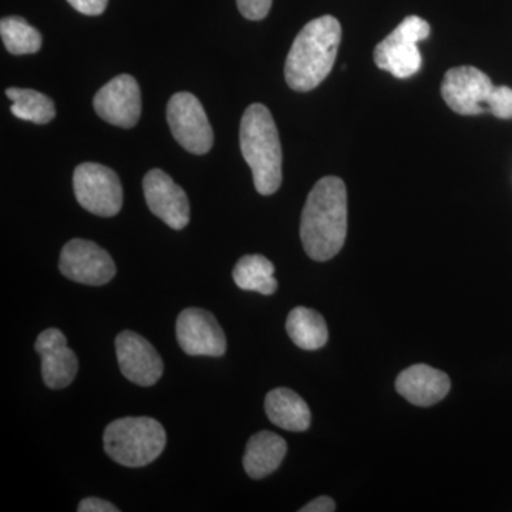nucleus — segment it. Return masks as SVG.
I'll return each instance as SVG.
<instances>
[{
	"mask_svg": "<svg viewBox=\"0 0 512 512\" xmlns=\"http://www.w3.org/2000/svg\"><path fill=\"white\" fill-rule=\"evenodd\" d=\"M35 349L42 357V376L49 389H64L73 382L79 370V360L67 346L62 330L50 328L40 333Z\"/></svg>",
	"mask_w": 512,
	"mask_h": 512,
	"instance_id": "nucleus-14",
	"label": "nucleus"
},
{
	"mask_svg": "<svg viewBox=\"0 0 512 512\" xmlns=\"http://www.w3.org/2000/svg\"><path fill=\"white\" fill-rule=\"evenodd\" d=\"M286 330L292 342L303 350L323 348L329 339L328 326L323 316L303 306L289 313L286 319Z\"/></svg>",
	"mask_w": 512,
	"mask_h": 512,
	"instance_id": "nucleus-18",
	"label": "nucleus"
},
{
	"mask_svg": "<svg viewBox=\"0 0 512 512\" xmlns=\"http://www.w3.org/2000/svg\"><path fill=\"white\" fill-rule=\"evenodd\" d=\"M79 512H119L116 505L109 503V501L101 500V498L90 497L84 498L82 503L77 508Z\"/></svg>",
	"mask_w": 512,
	"mask_h": 512,
	"instance_id": "nucleus-25",
	"label": "nucleus"
},
{
	"mask_svg": "<svg viewBox=\"0 0 512 512\" xmlns=\"http://www.w3.org/2000/svg\"><path fill=\"white\" fill-rule=\"evenodd\" d=\"M342 40V26L333 16H320L303 26L293 40L285 63V80L292 90L308 93L332 72Z\"/></svg>",
	"mask_w": 512,
	"mask_h": 512,
	"instance_id": "nucleus-2",
	"label": "nucleus"
},
{
	"mask_svg": "<svg viewBox=\"0 0 512 512\" xmlns=\"http://www.w3.org/2000/svg\"><path fill=\"white\" fill-rule=\"evenodd\" d=\"M148 208L168 227L181 231L190 222V201L183 188L163 170L148 171L143 180Z\"/></svg>",
	"mask_w": 512,
	"mask_h": 512,
	"instance_id": "nucleus-12",
	"label": "nucleus"
},
{
	"mask_svg": "<svg viewBox=\"0 0 512 512\" xmlns=\"http://www.w3.org/2000/svg\"><path fill=\"white\" fill-rule=\"evenodd\" d=\"M6 96L13 103L10 106V111H12L13 116L20 120L35 124H47L55 119V104L46 94L32 89L10 87L6 90Z\"/></svg>",
	"mask_w": 512,
	"mask_h": 512,
	"instance_id": "nucleus-20",
	"label": "nucleus"
},
{
	"mask_svg": "<svg viewBox=\"0 0 512 512\" xmlns=\"http://www.w3.org/2000/svg\"><path fill=\"white\" fill-rule=\"evenodd\" d=\"M72 8L86 16H99L106 10L109 0H67Z\"/></svg>",
	"mask_w": 512,
	"mask_h": 512,
	"instance_id": "nucleus-24",
	"label": "nucleus"
},
{
	"mask_svg": "<svg viewBox=\"0 0 512 512\" xmlns=\"http://www.w3.org/2000/svg\"><path fill=\"white\" fill-rule=\"evenodd\" d=\"M116 353L121 373L138 386H153L163 376V359L156 348L136 332L124 330L117 336Z\"/></svg>",
	"mask_w": 512,
	"mask_h": 512,
	"instance_id": "nucleus-13",
	"label": "nucleus"
},
{
	"mask_svg": "<svg viewBox=\"0 0 512 512\" xmlns=\"http://www.w3.org/2000/svg\"><path fill=\"white\" fill-rule=\"evenodd\" d=\"M286 441L272 431H259L249 439L244 456V468L254 480L268 477L281 466L286 456Z\"/></svg>",
	"mask_w": 512,
	"mask_h": 512,
	"instance_id": "nucleus-16",
	"label": "nucleus"
},
{
	"mask_svg": "<svg viewBox=\"0 0 512 512\" xmlns=\"http://www.w3.org/2000/svg\"><path fill=\"white\" fill-rule=\"evenodd\" d=\"M488 113L497 119H512V89L507 86H495L488 100Z\"/></svg>",
	"mask_w": 512,
	"mask_h": 512,
	"instance_id": "nucleus-22",
	"label": "nucleus"
},
{
	"mask_svg": "<svg viewBox=\"0 0 512 512\" xmlns=\"http://www.w3.org/2000/svg\"><path fill=\"white\" fill-rule=\"evenodd\" d=\"M451 382L446 373L427 365H414L403 370L396 380L400 396L416 406L439 403L450 392Z\"/></svg>",
	"mask_w": 512,
	"mask_h": 512,
	"instance_id": "nucleus-15",
	"label": "nucleus"
},
{
	"mask_svg": "<svg viewBox=\"0 0 512 512\" xmlns=\"http://www.w3.org/2000/svg\"><path fill=\"white\" fill-rule=\"evenodd\" d=\"M239 144L256 191L261 195L275 194L282 184V147L274 117L264 104H251L245 110Z\"/></svg>",
	"mask_w": 512,
	"mask_h": 512,
	"instance_id": "nucleus-3",
	"label": "nucleus"
},
{
	"mask_svg": "<svg viewBox=\"0 0 512 512\" xmlns=\"http://www.w3.org/2000/svg\"><path fill=\"white\" fill-rule=\"evenodd\" d=\"M104 451L120 466L138 468L153 463L163 453L167 434L151 417H124L104 430Z\"/></svg>",
	"mask_w": 512,
	"mask_h": 512,
	"instance_id": "nucleus-4",
	"label": "nucleus"
},
{
	"mask_svg": "<svg viewBox=\"0 0 512 512\" xmlns=\"http://www.w3.org/2000/svg\"><path fill=\"white\" fill-rule=\"evenodd\" d=\"M265 412L268 419L288 431H305L311 426V410L305 400L291 389L279 387L266 394Z\"/></svg>",
	"mask_w": 512,
	"mask_h": 512,
	"instance_id": "nucleus-17",
	"label": "nucleus"
},
{
	"mask_svg": "<svg viewBox=\"0 0 512 512\" xmlns=\"http://www.w3.org/2000/svg\"><path fill=\"white\" fill-rule=\"evenodd\" d=\"M177 340L188 356L221 357L227 352V338L211 312L188 308L175 325Z\"/></svg>",
	"mask_w": 512,
	"mask_h": 512,
	"instance_id": "nucleus-10",
	"label": "nucleus"
},
{
	"mask_svg": "<svg viewBox=\"0 0 512 512\" xmlns=\"http://www.w3.org/2000/svg\"><path fill=\"white\" fill-rule=\"evenodd\" d=\"M239 12L248 20H262L271 10L272 0H237Z\"/></svg>",
	"mask_w": 512,
	"mask_h": 512,
	"instance_id": "nucleus-23",
	"label": "nucleus"
},
{
	"mask_svg": "<svg viewBox=\"0 0 512 512\" xmlns=\"http://www.w3.org/2000/svg\"><path fill=\"white\" fill-rule=\"evenodd\" d=\"M167 120L177 143L188 153L204 156L214 144L207 113L194 94L181 92L168 101Z\"/></svg>",
	"mask_w": 512,
	"mask_h": 512,
	"instance_id": "nucleus-7",
	"label": "nucleus"
},
{
	"mask_svg": "<svg viewBox=\"0 0 512 512\" xmlns=\"http://www.w3.org/2000/svg\"><path fill=\"white\" fill-rule=\"evenodd\" d=\"M274 274V264L262 255L242 256L232 272L238 288L266 296L274 295L278 289Z\"/></svg>",
	"mask_w": 512,
	"mask_h": 512,
	"instance_id": "nucleus-19",
	"label": "nucleus"
},
{
	"mask_svg": "<svg viewBox=\"0 0 512 512\" xmlns=\"http://www.w3.org/2000/svg\"><path fill=\"white\" fill-rule=\"evenodd\" d=\"M0 36L9 53L16 56L32 55L42 47V35L18 16L3 18L0 22Z\"/></svg>",
	"mask_w": 512,
	"mask_h": 512,
	"instance_id": "nucleus-21",
	"label": "nucleus"
},
{
	"mask_svg": "<svg viewBox=\"0 0 512 512\" xmlns=\"http://www.w3.org/2000/svg\"><path fill=\"white\" fill-rule=\"evenodd\" d=\"M490 77L471 66L448 70L441 84V94L451 110L461 116L487 113L488 100L494 90Z\"/></svg>",
	"mask_w": 512,
	"mask_h": 512,
	"instance_id": "nucleus-9",
	"label": "nucleus"
},
{
	"mask_svg": "<svg viewBox=\"0 0 512 512\" xmlns=\"http://www.w3.org/2000/svg\"><path fill=\"white\" fill-rule=\"evenodd\" d=\"M73 188L79 204L97 217H114L123 207V188L119 175L106 165H77L73 174Z\"/></svg>",
	"mask_w": 512,
	"mask_h": 512,
	"instance_id": "nucleus-6",
	"label": "nucleus"
},
{
	"mask_svg": "<svg viewBox=\"0 0 512 512\" xmlns=\"http://www.w3.org/2000/svg\"><path fill=\"white\" fill-rule=\"evenodd\" d=\"M94 110L111 126L131 128L141 116V92L130 74H120L101 87L94 97Z\"/></svg>",
	"mask_w": 512,
	"mask_h": 512,
	"instance_id": "nucleus-11",
	"label": "nucleus"
},
{
	"mask_svg": "<svg viewBox=\"0 0 512 512\" xmlns=\"http://www.w3.org/2000/svg\"><path fill=\"white\" fill-rule=\"evenodd\" d=\"M60 272L70 281L87 286L109 284L116 275V264L106 249L87 239H72L60 254Z\"/></svg>",
	"mask_w": 512,
	"mask_h": 512,
	"instance_id": "nucleus-8",
	"label": "nucleus"
},
{
	"mask_svg": "<svg viewBox=\"0 0 512 512\" xmlns=\"http://www.w3.org/2000/svg\"><path fill=\"white\" fill-rule=\"evenodd\" d=\"M430 35V25L419 16H409L376 46V66L397 79H409L419 72V42Z\"/></svg>",
	"mask_w": 512,
	"mask_h": 512,
	"instance_id": "nucleus-5",
	"label": "nucleus"
},
{
	"mask_svg": "<svg viewBox=\"0 0 512 512\" xmlns=\"http://www.w3.org/2000/svg\"><path fill=\"white\" fill-rule=\"evenodd\" d=\"M301 512H333L336 511V503L328 495L315 498L311 503L302 507Z\"/></svg>",
	"mask_w": 512,
	"mask_h": 512,
	"instance_id": "nucleus-26",
	"label": "nucleus"
},
{
	"mask_svg": "<svg viewBox=\"0 0 512 512\" xmlns=\"http://www.w3.org/2000/svg\"><path fill=\"white\" fill-rule=\"evenodd\" d=\"M348 234V191L338 177L319 180L309 192L301 218V239L313 261L339 254Z\"/></svg>",
	"mask_w": 512,
	"mask_h": 512,
	"instance_id": "nucleus-1",
	"label": "nucleus"
}]
</instances>
